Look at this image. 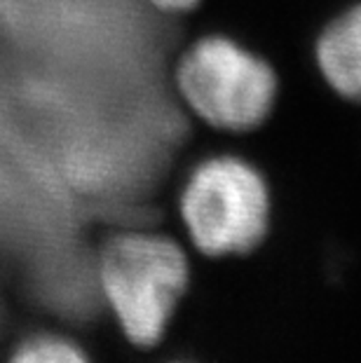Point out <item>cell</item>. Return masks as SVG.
<instances>
[{"label":"cell","instance_id":"6da1fadb","mask_svg":"<svg viewBox=\"0 0 361 363\" xmlns=\"http://www.w3.org/2000/svg\"><path fill=\"white\" fill-rule=\"evenodd\" d=\"M96 289L118 333L134 350L162 342L193 279V251L160 225L109 230L94 256Z\"/></svg>","mask_w":361,"mask_h":363},{"label":"cell","instance_id":"7a4b0ae2","mask_svg":"<svg viewBox=\"0 0 361 363\" xmlns=\"http://www.w3.org/2000/svg\"><path fill=\"white\" fill-rule=\"evenodd\" d=\"M274 192L258 164L218 152L188 169L174 197L176 233L193 256L242 258L263 246L272 230Z\"/></svg>","mask_w":361,"mask_h":363},{"label":"cell","instance_id":"3957f363","mask_svg":"<svg viewBox=\"0 0 361 363\" xmlns=\"http://www.w3.org/2000/svg\"><path fill=\"white\" fill-rule=\"evenodd\" d=\"M174 91L183 108L221 134H251L272 118L279 75L263 54L223 33L199 35L174 64Z\"/></svg>","mask_w":361,"mask_h":363},{"label":"cell","instance_id":"277c9868","mask_svg":"<svg viewBox=\"0 0 361 363\" xmlns=\"http://www.w3.org/2000/svg\"><path fill=\"white\" fill-rule=\"evenodd\" d=\"M314 64L335 96L361 106V3L345 7L319 30Z\"/></svg>","mask_w":361,"mask_h":363},{"label":"cell","instance_id":"5b68a950","mask_svg":"<svg viewBox=\"0 0 361 363\" xmlns=\"http://www.w3.org/2000/svg\"><path fill=\"white\" fill-rule=\"evenodd\" d=\"M7 363H91L75 337L59 330H35L14 345Z\"/></svg>","mask_w":361,"mask_h":363},{"label":"cell","instance_id":"8992f818","mask_svg":"<svg viewBox=\"0 0 361 363\" xmlns=\"http://www.w3.org/2000/svg\"><path fill=\"white\" fill-rule=\"evenodd\" d=\"M152 10L162 12V14H172V17H181V14H190L195 12L202 0H145Z\"/></svg>","mask_w":361,"mask_h":363},{"label":"cell","instance_id":"52a82bcc","mask_svg":"<svg viewBox=\"0 0 361 363\" xmlns=\"http://www.w3.org/2000/svg\"><path fill=\"white\" fill-rule=\"evenodd\" d=\"M169 363H188V361H169Z\"/></svg>","mask_w":361,"mask_h":363}]
</instances>
